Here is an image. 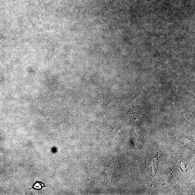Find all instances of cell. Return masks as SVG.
I'll use <instances>...</instances> for the list:
<instances>
[{
  "instance_id": "cell-1",
  "label": "cell",
  "mask_w": 195,
  "mask_h": 195,
  "mask_svg": "<svg viewBox=\"0 0 195 195\" xmlns=\"http://www.w3.org/2000/svg\"><path fill=\"white\" fill-rule=\"evenodd\" d=\"M47 186L45 185L43 183L41 182H36L34 184L31 188L29 189L28 190H31L32 189L36 190H41L43 188H46Z\"/></svg>"
}]
</instances>
